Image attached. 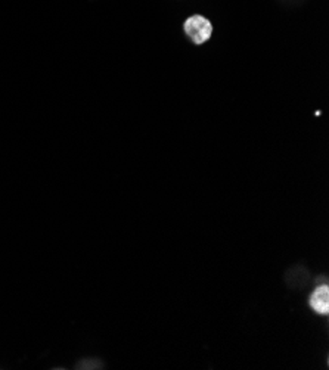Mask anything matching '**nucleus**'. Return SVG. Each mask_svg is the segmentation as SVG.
I'll list each match as a JSON object with an SVG mask.
<instances>
[{
  "label": "nucleus",
  "mask_w": 329,
  "mask_h": 370,
  "mask_svg": "<svg viewBox=\"0 0 329 370\" xmlns=\"http://www.w3.org/2000/svg\"><path fill=\"white\" fill-rule=\"evenodd\" d=\"M184 30L195 45H204L213 35V24L206 16L195 13L189 16L184 24Z\"/></svg>",
  "instance_id": "obj_1"
},
{
  "label": "nucleus",
  "mask_w": 329,
  "mask_h": 370,
  "mask_svg": "<svg viewBox=\"0 0 329 370\" xmlns=\"http://www.w3.org/2000/svg\"><path fill=\"white\" fill-rule=\"evenodd\" d=\"M96 366H101L98 361H92V363H89V361H83V363H80V366H79V369H99V367H96Z\"/></svg>",
  "instance_id": "obj_4"
},
{
  "label": "nucleus",
  "mask_w": 329,
  "mask_h": 370,
  "mask_svg": "<svg viewBox=\"0 0 329 370\" xmlns=\"http://www.w3.org/2000/svg\"><path fill=\"white\" fill-rule=\"evenodd\" d=\"M308 277L310 273L307 269L301 267V266H294L291 267L286 273H285V281L288 284L289 288H294V289H301L307 285L308 282Z\"/></svg>",
  "instance_id": "obj_3"
},
{
  "label": "nucleus",
  "mask_w": 329,
  "mask_h": 370,
  "mask_svg": "<svg viewBox=\"0 0 329 370\" xmlns=\"http://www.w3.org/2000/svg\"><path fill=\"white\" fill-rule=\"evenodd\" d=\"M308 305L320 316H326L329 313V286L326 284L319 285L308 298Z\"/></svg>",
  "instance_id": "obj_2"
}]
</instances>
